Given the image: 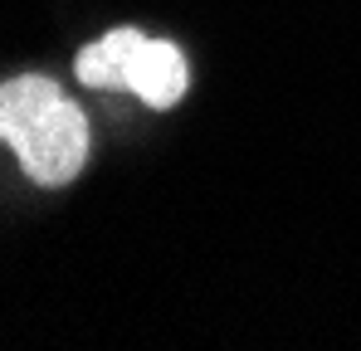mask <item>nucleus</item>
I'll return each mask as SVG.
<instances>
[{"instance_id":"nucleus-1","label":"nucleus","mask_w":361,"mask_h":351,"mask_svg":"<svg viewBox=\"0 0 361 351\" xmlns=\"http://www.w3.org/2000/svg\"><path fill=\"white\" fill-rule=\"evenodd\" d=\"M0 142L35 185H68L88 161V117L44 73L0 83Z\"/></svg>"},{"instance_id":"nucleus-2","label":"nucleus","mask_w":361,"mask_h":351,"mask_svg":"<svg viewBox=\"0 0 361 351\" xmlns=\"http://www.w3.org/2000/svg\"><path fill=\"white\" fill-rule=\"evenodd\" d=\"M73 73L88 88H127L147 108H176L185 83H190L185 54L176 44L171 39H147L132 25L108 30L103 39L83 44L73 58Z\"/></svg>"}]
</instances>
